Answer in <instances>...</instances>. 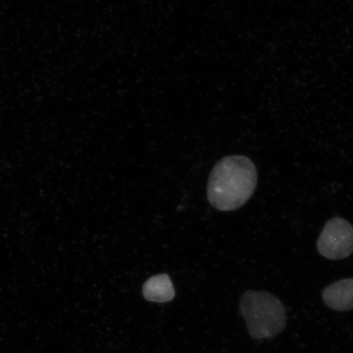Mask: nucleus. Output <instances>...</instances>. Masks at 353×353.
<instances>
[{"label":"nucleus","mask_w":353,"mask_h":353,"mask_svg":"<svg viewBox=\"0 0 353 353\" xmlns=\"http://www.w3.org/2000/svg\"><path fill=\"white\" fill-rule=\"evenodd\" d=\"M143 293L145 299L154 303L169 302L175 295L173 283L170 276L166 274L150 278L145 282Z\"/></svg>","instance_id":"nucleus-5"},{"label":"nucleus","mask_w":353,"mask_h":353,"mask_svg":"<svg viewBox=\"0 0 353 353\" xmlns=\"http://www.w3.org/2000/svg\"><path fill=\"white\" fill-rule=\"evenodd\" d=\"M316 246L326 259L341 260L350 257L353 253V227L342 218L331 219L325 225Z\"/></svg>","instance_id":"nucleus-3"},{"label":"nucleus","mask_w":353,"mask_h":353,"mask_svg":"<svg viewBox=\"0 0 353 353\" xmlns=\"http://www.w3.org/2000/svg\"><path fill=\"white\" fill-rule=\"evenodd\" d=\"M257 183L258 172L249 157H226L211 171L207 196L216 210H235L249 201Z\"/></svg>","instance_id":"nucleus-1"},{"label":"nucleus","mask_w":353,"mask_h":353,"mask_svg":"<svg viewBox=\"0 0 353 353\" xmlns=\"http://www.w3.org/2000/svg\"><path fill=\"white\" fill-rule=\"evenodd\" d=\"M322 299L329 307L345 312L353 309V278L330 284L322 292Z\"/></svg>","instance_id":"nucleus-4"},{"label":"nucleus","mask_w":353,"mask_h":353,"mask_svg":"<svg viewBox=\"0 0 353 353\" xmlns=\"http://www.w3.org/2000/svg\"><path fill=\"white\" fill-rule=\"evenodd\" d=\"M240 311L254 339L274 337L285 327L283 304L275 295L265 291L248 290L243 294Z\"/></svg>","instance_id":"nucleus-2"}]
</instances>
